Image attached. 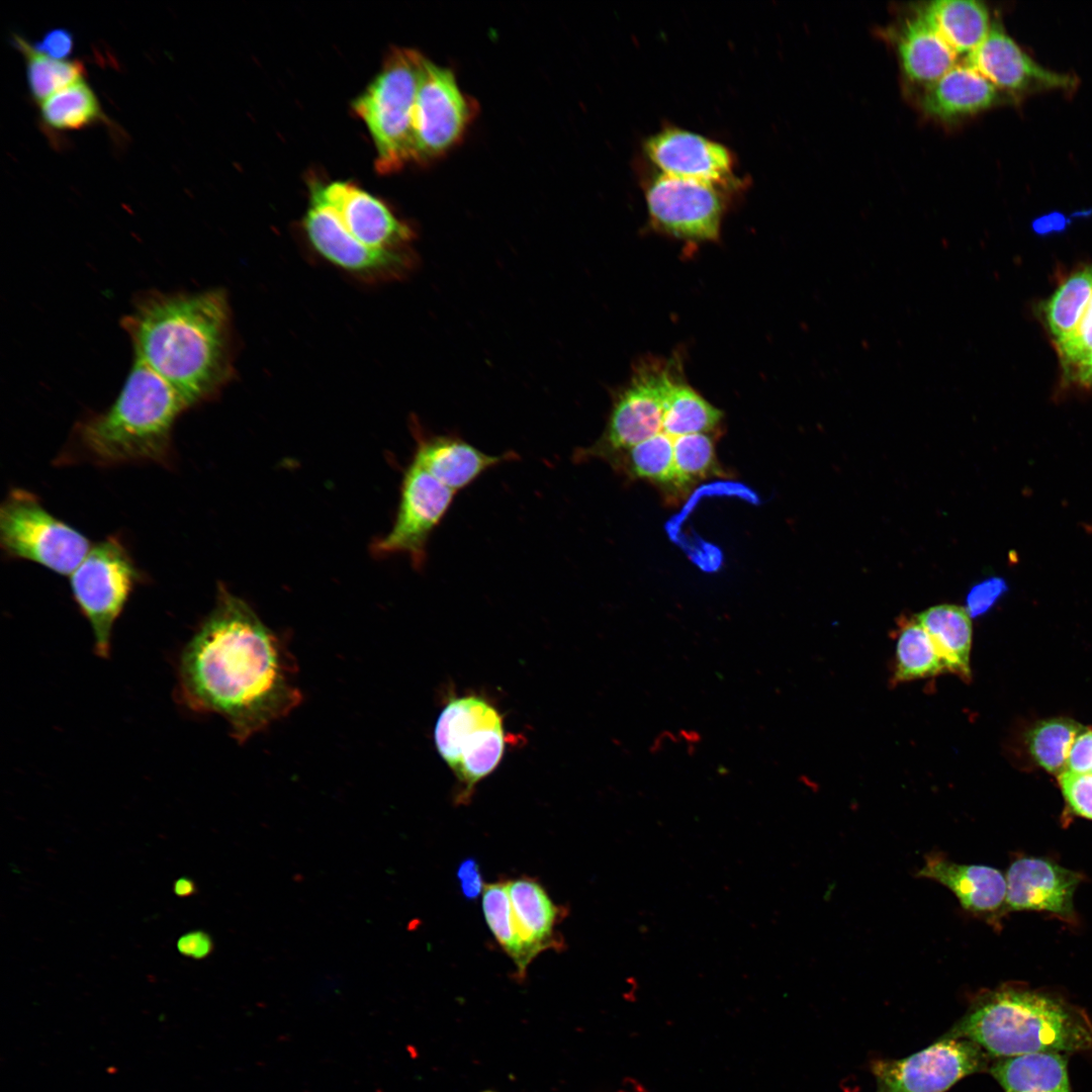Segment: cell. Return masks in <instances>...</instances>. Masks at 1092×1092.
<instances>
[{"mask_svg": "<svg viewBox=\"0 0 1092 1092\" xmlns=\"http://www.w3.org/2000/svg\"><path fill=\"white\" fill-rule=\"evenodd\" d=\"M294 672L280 638L219 584L212 610L180 654L178 698L193 712L222 717L244 743L299 705Z\"/></svg>", "mask_w": 1092, "mask_h": 1092, "instance_id": "6da1fadb", "label": "cell"}, {"mask_svg": "<svg viewBox=\"0 0 1092 1092\" xmlns=\"http://www.w3.org/2000/svg\"><path fill=\"white\" fill-rule=\"evenodd\" d=\"M121 327L134 358L189 408L215 396L233 374L232 314L223 290L141 292Z\"/></svg>", "mask_w": 1092, "mask_h": 1092, "instance_id": "7a4b0ae2", "label": "cell"}, {"mask_svg": "<svg viewBox=\"0 0 1092 1092\" xmlns=\"http://www.w3.org/2000/svg\"><path fill=\"white\" fill-rule=\"evenodd\" d=\"M302 225L313 250L352 275L395 278L413 266L412 226L351 182L313 186Z\"/></svg>", "mask_w": 1092, "mask_h": 1092, "instance_id": "3957f363", "label": "cell"}, {"mask_svg": "<svg viewBox=\"0 0 1092 1092\" xmlns=\"http://www.w3.org/2000/svg\"><path fill=\"white\" fill-rule=\"evenodd\" d=\"M943 1036L970 1039L997 1058L1059 1052L1092 1055V1022L1083 1011L1059 997L1014 986L977 996Z\"/></svg>", "mask_w": 1092, "mask_h": 1092, "instance_id": "277c9868", "label": "cell"}, {"mask_svg": "<svg viewBox=\"0 0 1092 1092\" xmlns=\"http://www.w3.org/2000/svg\"><path fill=\"white\" fill-rule=\"evenodd\" d=\"M188 408L166 381L134 358L113 403L76 425L74 445L97 465L163 463L169 459L174 425Z\"/></svg>", "mask_w": 1092, "mask_h": 1092, "instance_id": "5b68a950", "label": "cell"}, {"mask_svg": "<svg viewBox=\"0 0 1092 1092\" xmlns=\"http://www.w3.org/2000/svg\"><path fill=\"white\" fill-rule=\"evenodd\" d=\"M424 58L412 49L391 50L379 74L353 103L372 136L381 174L415 162L414 113Z\"/></svg>", "mask_w": 1092, "mask_h": 1092, "instance_id": "8992f818", "label": "cell"}, {"mask_svg": "<svg viewBox=\"0 0 1092 1092\" xmlns=\"http://www.w3.org/2000/svg\"><path fill=\"white\" fill-rule=\"evenodd\" d=\"M435 744L457 777L456 802L470 800L475 785L498 765L505 750L503 719L483 698H453L438 717Z\"/></svg>", "mask_w": 1092, "mask_h": 1092, "instance_id": "52a82bcc", "label": "cell"}, {"mask_svg": "<svg viewBox=\"0 0 1092 1092\" xmlns=\"http://www.w3.org/2000/svg\"><path fill=\"white\" fill-rule=\"evenodd\" d=\"M0 544L10 558L71 575L92 548L81 532L53 516L31 492L12 489L0 507Z\"/></svg>", "mask_w": 1092, "mask_h": 1092, "instance_id": "ba28073f", "label": "cell"}, {"mask_svg": "<svg viewBox=\"0 0 1092 1092\" xmlns=\"http://www.w3.org/2000/svg\"><path fill=\"white\" fill-rule=\"evenodd\" d=\"M141 579L129 552L113 536L93 545L70 575L73 598L91 626L98 656L109 655L113 626Z\"/></svg>", "mask_w": 1092, "mask_h": 1092, "instance_id": "9c48e42d", "label": "cell"}, {"mask_svg": "<svg viewBox=\"0 0 1092 1092\" xmlns=\"http://www.w3.org/2000/svg\"><path fill=\"white\" fill-rule=\"evenodd\" d=\"M673 371L662 364H644L615 396L601 439L574 453L575 461L627 451L662 432L664 397Z\"/></svg>", "mask_w": 1092, "mask_h": 1092, "instance_id": "30bf717a", "label": "cell"}, {"mask_svg": "<svg viewBox=\"0 0 1092 1092\" xmlns=\"http://www.w3.org/2000/svg\"><path fill=\"white\" fill-rule=\"evenodd\" d=\"M456 492L412 459L404 470L392 527L372 545L377 556L405 554L415 568L424 566L431 535L449 511Z\"/></svg>", "mask_w": 1092, "mask_h": 1092, "instance_id": "8fae6325", "label": "cell"}, {"mask_svg": "<svg viewBox=\"0 0 1092 1092\" xmlns=\"http://www.w3.org/2000/svg\"><path fill=\"white\" fill-rule=\"evenodd\" d=\"M988 1056L970 1039L942 1036L909 1057L874 1061L871 1070L879 1092H946L988 1068Z\"/></svg>", "mask_w": 1092, "mask_h": 1092, "instance_id": "7c38bea8", "label": "cell"}, {"mask_svg": "<svg viewBox=\"0 0 1092 1092\" xmlns=\"http://www.w3.org/2000/svg\"><path fill=\"white\" fill-rule=\"evenodd\" d=\"M475 113L454 73L424 58L414 113L415 162L437 158L462 136Z\"/></svg>", "mask_w": 1092, "mask_h": 1092, "instance_id": "4fadbf2b", "label": "cell"}, {"mask_svg": "<svg viewBox=\"0 0 1092 1092\" xmlns=\"http://www.w3.org/2000/svg\"><path fill=\"white\" fill-rule=\"evenodd\" d=\"M718 187L703 181L658 174L649 181L645 190L652 224L681 240H717L724 212V200Z\"/></svg>", "mask_w": 1092, "mask_h": 1092, "instance_id": "5bb4252c", "label": "cell"}, {"mask_svg": "<svg viewBox=\"0 0 1092 1092\" xmlns=\"http://www.w3.org/2000/svg\"><path fill=\"white\" fill-rule=\"evenodd\" d=\"M964 64L996 88L1011 92L1069 90L1076 86L1073 76L1040 66L995 23L979 47L965 57Z\"/></svg>", "mask_w": 1092, "mask_h": 1092, "instance_id": "9a60e30c", "label": "cell"}, {"mask_svg": "<svg viewBox=\"0 0 1092 1092\" xmlns=\"http://www.w3.org/2000/svg\"><path fill=\"white\" fill-rule=\"evenodd\" d=\"M644 151L662 174L714 185L732 179L733 157L721 143L679 127H666L646 139Z\"/></svg>", "mask_w": 1092, "mask_h": 1092, "instance_id": "2e32d148", "label": "cell"}, {"mask_svg": "<svg viewBox=\"0 0 1092 1092\" xmlns=\"http://www.w3.org/2000/svg\"><path fill=\"white\" fill-rule=\"evenodd\" d=\"M1008 910L1048 911L1065 918L1074 917V894L1079 875L1049 859L1021 857L1005 875Z\"/></svg>", "mask_w": 1092, "mask_h": 1092, "instance_id": "e0dca14e", "label": "cell"}, {"mask_svg": "<svg viewBox=\"0 0 1092 1092\" xmlns=\"http://www.w3.org/2000/svg\"><path fill=\"white\" fill-rule=\"evenodd\" d=\"M416 450L413 459L456 493L487 470L518 459L513 451L489 455L460 437L426 434L414 427Z\"/></svg>", "mask_w": 1092, "mask_h": 1092, "instance_id": "ac0fdd59", "label": "cell"}, {"mask_svg": "<svg viewBox=\"0 0 1092 1092\" xmlns=\"http://www.w3.org/2000/svg\"><path fill=\"white\" fill-rule=\"evenodd\" d=\"M916 875L945 886L972 913H992L1005 903L1006 878L989 866L958 863L932 852Z\"/></svg>", "mask_w": 1092, "mask_h": 1092, "instance_id": "d6986e66", "label": "cell"}, {"mask_svg": "<svg viewBox=\"0 0 1092 1092\" xmlns=\"http://www.w3.org/2000/svg\"><path fill=\"white\" fill-rule=\"evenodd\" d=\"M508 893L520 935L534 959L546 949L563 947L556 930L566 909L555 905L538 881L529 877L508 881Z\"/></svg>", "mask_w": 1092, "mask_h": 1092, "instance_id": "ffe728a7", "label": "cell"}, {"mask_svg": "<svg viewBox=\"0 0 1092 1092\" xmlns=\"http://www.w3.org/2000/svg\"><path fill=\"white\" fill-rule=\"evenodd\" d=\"M929 86L923 96L922 107L929 115L940 119H953L982 111L999 99L997 88L965 64H957Z\"/></svg>", "mask_w": 1092, "mask_h": 1092, "instance_id": "44dd1931", "label": "cell"}, {"mask_svg": "<svg viewBox=\"0 0 1092 1092\" xmlns=\"http://www.w3.org/2000/svg\"><path fill=\"white\" fill-rule=\"evenodd\" d=\"M898 52L906 76L918 83L931 85L957 65L958 56L921 10L904 24Z\"/></svg>", "mask_w": 1092, "mask_h": 1092, "instance_id": "7402d4cb", "label": "cell"}, {"mask_svg": "<svg viewBox=\"0 0 1092 1092\" xmlns=\"http://www.w3.org/2000/svg\"><path fill=\"white\" fill-rule=\"evenodd\" d=\"M915 620L925 629L945 671L971 679L972 623L966 609L937 605L919 613Z\"/></svg>", "mask_w": 1092, "mask_h": 1092, "instance_id": "603a6c76", "label": "cell"}, {"mask_svg": "<svg viewBox=\"0 0 1092 1092\" xmlns=\"http://www.w3.org/2000/svg\"><path fill=\"white\" fill-rule=\"evenodd\" d=\"M990 1073L1005 1092H1072L1067 1059L1059 1053L1003 1058Z\"/></svg>", "mask_w": 1092, "mask_h": 1092, "instance_id": "cb8c5ba5", "label": "cell"}, {"mask_svg": "<svg viewBox=\"0 0 1092 1092\" xmlns=\"http://www.w3.org/2000/svg\"><path fill=\"white\" fill-rule=\"evenodd\" d=\"M921 11L958 57L977 49L991 27L986 5L976 0H935Z\"/></svg>", "mask_w": 1092, "mask_h": 1092, "instance_id": "d4e9b609", "label": "cell"}, {"mask_svg": "<svg viewBox=\"0 0 1092 1092\" xmlns=\"http://www.w3.org/2000/svg\"><path fill=\"white\" fill-rule=\"evenodd\" d=\"M721 419L720 410L681 379L672 375L664 397L663 433L672 438L690 434H707L719 425Z\"/></svg>", "mask_w": 1092, "mask_h": 1092, "instance_id": "484cf974", "label": "cell"}, {"mask_svg": "<svg viewBox=\"0 0 1092 1092\" xmlns=\"http://www.w3.org/2000/svg\"><path fill=\"white\" fill-rule=\"evenodd\" d=\"M481 905L488 928L514 962L517 980L523 981L534 958L520 935L508 893V881L485 885Z\"/></svg>", "mask_w": 1092, "mask_h": 1092, "instance_id": "4316f807", "label": "cell"}, {"mask_svg": "<svg viewBox=\"0 0 1092 1092\" xmlns=\"http://www.w3.org/2000/svg\"><path fill=\"white\" fill-rule=\"evenodd\" d=\"M1092 298V265L1074 271L1042 306L1054 343L1068 337L1077 327Z\"/></svg>", "mask_w": 1092, "mask_h": 1092, "instance_id": "83f0119b", "label": "cell"}, {"mask_svg": "<svg viewBox=\"0 0 1092 1092\" xmlns=\"http://www.w3.org/2000/svg\"><path fill=\"white\" fill-rule=\"evenodd\" d=\"M1086 729L1070 718L1041 720L1027 732L1029 753L1040 767L1058 778L1067 767L1074 743Z\"/></svg>", "mask_w": 1092, "mask_h": 1092, "instance_id": "f1b7e54d", "label": "cell"}, {"mask_svg": "<svg viewBox=\"0 0 1092 1092\" xmlns=\"http://www.w3.org/2000/svg\"><path fill=\"white\" fill-rule=\"evenodd\" d=\"M40 118L49 129L75 130L103 119V113L94 91L81 80L42 101Z\"/></svg>", "mask_w": 1092, "mask_h": 1092, "instance_id": "f546056e", "label": "cell"}, {"mask_svg": "<svg viewBox=\"0 0 1092 1092\" xmlns=\"http://www.w3.org/2000/svg\"><path fill=\"white\" fill-rule=\"evenodd\" d=\"M12 41L25 59L27 85L32 98L42 102L58 91L83 80L85 68L78 60H56L34 50L23 37Z\"/></svg>", "mask_w": 1092, "mask_h": 1092, "instance_id": "4dcf8cb0", "label": "cell"}, {"mask_svg": "<svg viewBox=\"0 0 1092 1092\" xmlns=\"http://www.w3.org/2000/svg\"><path fill=\"white\" fill-rule=\"evenodd\" d=\"M896 682L935 676L945 671L925 629L914 619H905L896 645Z\"/></svg>", "mask_w": 1092, "mask_h": 1092, "instance_id": "1f68e13d", "label": "cell"}, {"mask_svg": "<svg viewBox=\"0 0 1092 1092\" xmlns=\"http://www.w3.org/2000/svg\"><path fill=\"white\" fill-rule=\"evenodd\" d=\"M1070 809L1092 819V730L1087 728L1076 740L1065 771L1058 777Z\"/></svg>", "mask_w": 1092, "mask_h": 1092, "instance_id": "d6a6232c", "label": "cell"}, {"mask_svg": "<svg viewBox=\"0 0 1092 1092\" xmlns=\"http://www.w3.org/2000/svg\"><path fill=\"white\" fill-rule=\"evenodd\" d=\"M631 474L659 484L675 481L673 438L661 432L626 451Z\"/></svg>", "mask_w": 1092, "mask_h": 1092, "instance_id": "836d02e7", "label": "cell"}, {"mask_svg": "<svg viewBox=\"0 0 1092 1092\" xmlns=\"http://www.w3.org/2000/svg\"><path fill=\"white\" fill-rule=\"evenodd\" d=\"M676 486H686L718 471L715 445L707 434L673 438Z\"/></svg>", "mask_w": 1092, "mask_h": 1092, "instance_id": "e575fe53", "label": "cell"}, {"mask_svg": "<svg viewBox=\"0 0 1092 1092\" xmlns=\"http://www.w3.org/2000/svg\"><path fill=\"white\" fill-rule=\"evenodd\" d=\"M1054 345L1064 373L1092 353V298L1075 330Z\"/></svg>", "mask_w": 1092, "mask_h": 1092, "instance_id": "d590c367", "label": "cell"}, {"mask_svg": "<svg viewBox=\"0 0 1092 1092\" xmlns=\"http://www.w3.org/2000/svg\"><path fill=\"white\" fill-rule=\"evenodd\" d=\"M1007 590L1001 577H989L974 585L967 596V612L974 618L988 612Z\"/></svg>", "mask_w": 1092, "mask_h": 1092, "instance_id": "8d00e7d4", "label": "cell"}, {"mask_svg": "<svg viewBox=\"0 0 1092 1092\" xmlns=\"http://www.w3.org/2000/svg\"><path fill=\"white\" fill-rule=\"evenodd\" d=\"M35 51L56 60H65L73 52L74 37L66 28H54L32 44Z\"/></svg>", "mask_w": 1092, "mask_h": 1092, "instance_id": "74e56055", "label": "cell"}, {"mask_svg": "<svg viewBox=\"0 0 1092 1092\" xmlns=\"http://www.w3.org/2000/svg\"><path fill=\"white\" fill-rule=\"evenodd\" d=\"M211 936L203 930H192L181 935L177 940V949L184 957L203 960L213 951Z\"/></svg>", "mask_w": 1092, "mask_h": 1092, "instance_id": "f35d334b", "label": "cell"}, {"mask_svg": "<svg viewBox=\"0 0 1092 1092\" xmlns=\"http://www.w3.org/2000/svg\"><path fill=\"white\" fill-rule=\"evenodd\" d=\"M457 879L463 896L468 900L478 898L485 885L481 877L479 866L474 858L464 859L458 867Z\"/></svg>", "mask_w": 1092, "mask_h": 1092, "instance_id": "ab89813d", "label": "cell"}, {"mask_svg": "<svg viewBox=\"0 0 1092 1092\" xmlns=\"http://www.w3.org/2000/svg\"><path fill=\"white\" fill-rule=\"evenodd\" d=\"M1065 374L1074 384L1092 389V353Z\"/></svg>", "mask_w": 1092, "mask_h": 1092, "instance_id": "60d3db41", "label": "cell"}, {"mask_svg": "<svg viewBox=\"0 0 1092 1092\" xmlns=\"http://www.w3.org/2000/svg\"><path fill=\"white\" fill-rule=\"evenodd\" d=\"M1065 224V218L1061 214L1053 213L1038 218L1034 221L1033 228L1038 234H1048L1054 231H1060Z\"/></svg>", "mask_w": 1092, "mask_h": 1092, "instance_id": "b9f144b4", "label": "cell"}, {"mask_svg": "<svg viewBox=\"0 0 1092 1092\" xmlns=\"http://www.w3.org/2000/svg\"><path fill=\"white\" fill-rule=\"evenodd\" d=\"M173 892L179 898H188L196 894L197 886L192 879L181 877L174 882Z\"/></svg>", "mask_w": 1092, "mask_h": 1092, "instance_id": "7bdbcfd3", "label": "cell"}, {"mask_svg": "<svg viewBox=\"0 0 1092 1092\" xmlns=\"http://www.w3.org/2000/svg\"><path fill=\"white\" fill-rule=\"evenodd\" d=\"M483 1092H495V1091H492V1090H486V1091H483Z\"/></svg>", "mask_w": 1092, "mask_h": 1092, "instance_id": "ee69618b", "label": "cell"}, {"mask_svg": "<svg viewBox=\"0 0 1092 1092\" xmlns=\"http://www.w3.org/2000/svg\"><path fill=\"white\" fill-rule=\"evenodd\" d=\"M879 1092V1091H878Z\"/></svg>", "mask_w": 1092, "mask_h": 1092, "instance_id": "f6af8a7d", "label": "cell"}, {"mask_svg": "<svg viewBox=\"0 0 1092 1092\" xmlns=\"http://www.w3.org/2000/svg\"><path fill=\"white\" fill-rule=\"evenodd\" d=\"M1092 529V528H1091Z\"/></svg>", "mask_w": 1092, "mask_h": 1092, "instance_id": "bcb514c9", "label": "cell"}]
</instances>
